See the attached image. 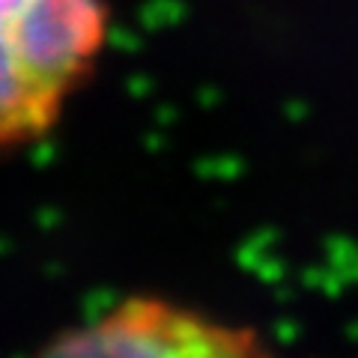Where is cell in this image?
<instances>
[{"label":"cell","mask_w":358,"mask_h":358,"mask_svg":"<svg viewBox=\"0 0 358 358\" xmlns=\"http://www.w3.org/2000/svg\"><path fill=\"white\" fill-rule=\"evenodd\" d=\"M117 0H0V155L48 141L102 66Z\"/></svg>","instance_id":"1"},{"label":"cell","mask_w":358,"mask_h":358,"mask_svg":"<svg viewBox=\"0 0 358 358\" xmlns=\"http://www.w3.org/2000/svg\"><path fill=\"white\" fill-rule=\"evenodd\" d=\"M30 358H281L245 322L159 293H134L51 334Z\"/></svg>","instance_id":"2"}]
</instances>
